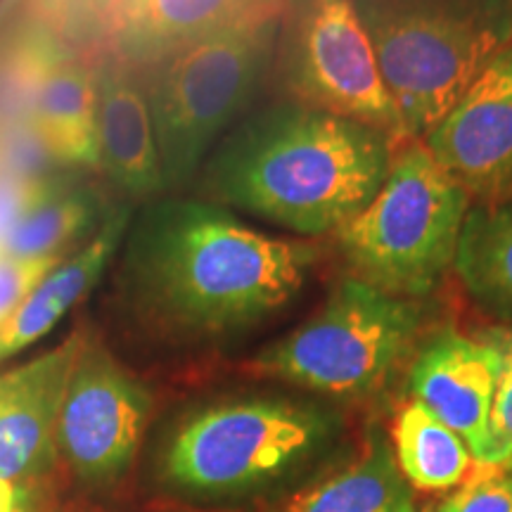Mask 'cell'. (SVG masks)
<instances>
[{
  "label": "cell",
  "mask_w": 512,
  "mask_h": 512,
  "mask_svg": "<svg viewBox=\"0 0 512 512\" xmlns=\"http://www.w3.org/2000/svg\"><path fill=\"white\" fill-rule=\"evenodd\" d=\"M320 249L261 233L226 207L157 197L133 211L119 283L147 320L178 335H226L280 311L304 290Z\"/></svg>",
  "instance_id": "6da1fadb"
},
{
  "label": "cell",
  "mask_w": 512,
  "mask_h": 512,
  "mask_svg": "<svg viewBox=\"0 0 512 512\" xmlns=\"http://www.w3.org/2000/svg\"><path fill=\"white\" fill-rule=\"evenodd\" d=\"M392 159V136L380 128L290 100L230 131L207 181L226 207L320 238L368 207Z\"/></svg>",
  "instance_id": "7a4b0ae2"
},
{
  "label": "cell",
  "mask_w": 512,
  "mask_h": 512,
  "mask_svg": "<svg viewBox=\"0 0 512 512\" xmlns=\"http://www.w3.org/2000/svg\"><path fill=\"white\" fill-rule=\"evenodd\" d=\"M403 136L425 138L512 43L510 0H354Z\"/></svg>",
  "instance_id": "3957f363"
},
{
  "label": "cell",
  "mask_w": 512,
  "mask_h": 512,
  "mask_svg": "<svg viewBox=\"0 0 512 512\" xmlns=\"http://www.w3.org/2000/svg\"><path fill=\"white\" fill-rule=\"evenodd\" d=\"M285 0L247 12L145 69L166 190L185 188L273 60Z\"/></svg>",
  "instance_id": "277c9868"
},
{
  "label": "cell",
  "mask_w": 512,
  "mask_h": 512,
  "mask_svg": "<svg viewBox=\"0 0 512 512\" xmlns=\"http://www.w3.org/2000/svg\"><path fill=\"white\" fill-rule=\"evenodd\" d=\"M470 207L463 185L415 140L392 159L368 207L335 235L356 278L413 299L453 266Z\"/></svg>",
  "instance_id": "5b68a950"
},
{
  "label": "cell",
  "mask_w": 512,
  "mask_h": 512,
  "mask_svg": "<svg viewBox=\"0 0 512 512\" xmlns=\"http://www.w3.org/2000/svg\"><path fill=\"white\" fill-rule=\"evenodd\" d=\"M422 311L361 278H344L316 316L254 358L259 375L332 396L380 389L418 335Z\"/></svg>",
  "instance_id": "8992f818"
},
{
  "label": "cell",
  "mask_w": 512,
  "mask_h": 512,
  "mask_svg": "<svg viewBox=\"0 0 512 512\" xmlns=\"http://www.w3.org/2000/svg\"><path fill=\"white\" fill-rule=\"evenodd\" d=\"M325 434V415L306 403H214L178 425L164 453V475L197 494H233L278 477L311 453Z\"/></svg>",
  "instance_id": "52a82bcc"
},
{
  "label": "cell",
  "mask_w": 512,
  "mask_h": 512,
  "mask_svg": "<svg viewBox=\"0 0 512 512\" xmlns=\"http://www.w3.org/2000/svg\"><path fill=\"white\" fill-rule=\"evenodd\" d=\"M285 79L304 105L403 136L354 0H292Z\"/></svg>",
  "instance_id": "ba28073f"
},
{
  "label": "cell",
  "mask_w": 512,
  "mask_h": 512,
  "mask_svg": "<svg viewBox=\"0 0 512 512\" xmlns=\"http://www.w3.org/2000/svg\"><path fill=\"white\" fill-rule=\"evenodd\" d=\"M150 411L145 384L100 339L83 335L60 408L57 453L86 484H112L136 458Z\"/></svg>",
  "instance_id": "9c48e42d"
},
{
  "label": "cell",
  "mask_w": 512,
  "mask_h": 512,
  "mask_svg": "<svg viewBox=\"0 0 512 512\" xmlns=\"http://www.w3.org/2000/svg\"><path fill=\"white\" fill-rule=\"evenodd\" d=\"M456 181L484 202L512 195V43L422 138Z\"/></svg>",
  "instance_id": "30bf717a"
},
{
  "label": "cell",
  "mask_w": 512,
  "mask_h": 512,
  "mask_svg": "<svg viewBox=\"0 0 512 512\" xmlns=\"http://www.w3.org/2000/svg\"><path fill=\"white\" fill-rule=\"evenodd\" d=\"M83 344L74 332L46 354L0 373V479L24 484L53 467L57 422Z\"/></svg>",
  "instance_id": "8fae6325"
},
{
  "label": "cell",
  "mask_w": 512,
  "mask_h": 512,
  "mask_svg": "<svg viewBox=\"0 0 512 512\" xmlns=\"http://www.w3.org/2000/svg\"><path fill=\"white\" fill-rule=\"evenodd\" d=\"M93 81L100 171L126 202L157 200L166 185L145 69L105 53L93 64Z\"/></svg>",
  "instance_id": "7c38bea8"
},
{
  "label": "cell",
  "mask_w": 512,
  "mask_h": 512,
  "mask_svg": "<svg viewBox=\"0 0 512 512\" xmlns=\"http://www.w3.org/2000/svg\"><path fill=\"white\" fill-rule=\"evenodd\" d=\"M501 358L486 339L458 332L434 337L411 368V392L427 411L465 441L484 465L491 441V411Z\"/></svg>",
  "instance_id": "4fadbf2b"
},
{
  "label": "cell",
  "mask_w": 512,
  "mask_h": 512,
  "mask_svg": "<svg viewBox=\"0 0 512 512\" xmlns=\"http://www.w3.org/2000/svg\"><path fill=\"white\" fill-rule=\"evenodd\" d=\"M131 219L133 209L128 204L112 207L91 238L83 240L38 280L17 311L0 325V361L22 354L46 337L76 304L93 292L107 266L119 256Z\"/></svg>",
  "instance_id": "5bb4252c"
},
{
  "label": "cell",
  "mask_w": 512,
  "mask_h": 512,
  "mask_svg": "<svg viewBox=\"0 0 512 512\" xmlns=\"http://www.w3.org/2000/svg\"><path fill=\"white\" fill-rule=\"evenodd\" d=\"M273 0H117L107 53L140 69Z\"/></svg>",
  "instance_id": "9a60e30c"
},
{
  "label": "cell",
  "mask_w": 512,
  "mask_h": 512,
  "mask_svg": "<svg viewBox=\"0 0 512 512\" xmlns=\"http://www.w3.org/2000/svg\"><path fill=\"white\" fill-rule=\"evenodd\" d=\"M31 124L60 169L100 171L95 126L93 64L79 53H62L36 91Z\"/></svg>",
  "instance_id": "2e32d148"
},
{
  "label": "cell",
  "mask_w": 512,
  "mask_h": 512,
  "mask_svg": "<svg viewBox=\"0 0 512 512\" xmlns=\"http://www.w3.org/2000/svg\"><path fill=\"white\" fill-rule=\"evenodd\" d=\"M280 512H415V503L392 448L370 434L354 463L306 486Z\"/></svg>",
  "instance_id": "e0dca14e"
},
{
  "label": "cell",
  "mask_w": 512,
  "mask_h": 512,
  "mask_svg": "<svg viewBox=\"0 0 512 512\" xmlns=\"http://www.w3.org/2000/svg\"><path fill=\"white\" fill-rule=\"evenodd\" d=\"M110 207L91 185L74 183L72 176H60L46 195L38 197L15 223L5 242L3 254L17 259H43L67 254L88 240L100 226Z\"/></svg>",
  "instance_id": "ac0fdd59"
},
{
  "label": "cell",
  "mask_w": 512,
  "mask_h": 512,
  "mask_svg": "<svg viewBox=\"0 0 512 512\" xmlns=\"http://www.w3.org/2000/svg\"><path fill=\"white\" fill-rule=\"evenodd\" d=\"M453 266L477 304L512 318V197L470 207Z\"/></svg>",
  "instance_id": "d6986e66"
},
{
  "label": "cell",
  "mask_w": 512,
  "mask_h": 512,
  "mask_svg": "<svg viewBox=\"0 0 512 512\" xmlns=\"http://www.w3.org/2000/svg\"><path fill=\"white\" fill-rule=\"evenodd\" d=\"M394 448L401 475L420 491L451 489L472 475L465 441L415 399L394 422Z\"/></svg>",
  "instance_id": "ffe728a7"
},
{
  "label": "cell",
  "mask_w": 512,
  "mask_h": 512,
  "mask_svg": "<svg viewBox=\"0 0 512 512\" xmlns=\"http://www.w3.org/2000/svg\"><path fill=\"white\" fill-rule=\"evenodd\" d=\"M498 351L494 411H491V441L484 465H508L512 460V328H494L484 335Z\"/></svg>",
  "instance_id": "44dd1931"
},
{
  "label": "cell",
  "mask_w": 512,
  "mask_h": 512,
  "mask_svg": "<svg viewBox=\"0 0 512 512\" xmlns=\"http://www.w3.org/2000/svg\"><path fill=\"white\" fill-rule=\"evenodd\" d=\"M439 512H512V470L505 465H477Z\"/></svg>",
  "instance_id": "7402d4cb"
},
{
  "label": "cell",
  "mask_w": 512,
  "mask_h": 512,
  "mask_svg": "<svg viewBox=\"0 0 512 512\" xmlns=\"http://www.w3.org/2000/svg\"><path fill=\"white\" fill-rule=\"evenodd\" d=\"M69 254V252H67ZM67 254L43 256V259H17L0 252V325L27 299L38 280L62 261Z\"/></svg>",
  "instance_id": "603a6c76"
},
{
  "label": "cell",
  "mask_w": 512,
  "mask_h": 512,
  "mask_svg": "<svg viewBox=\"0 0 512 512\" xmlns=\"http://www.w3.org/2000/svg\"><path fill=\"white\" fill-rule=\"evenodd\" d=\"M62 174L50 178H19L0 171V252H3L8 235L15 223L22 219L24 211L43 197L53 185L60 181Z\"/></svg>",
  "instance_id": "cb8c5ba5"
},
{
  "label": "cell",
  "mask_w": 512,
  "mask_h": 512,
  "mask_svg": "<svg viewBox=\"0 0 512 512\" xmlns=\"http://www.w3.org/2000/svg\"><path fill=\"white\" fill-rule=\"evenodd\" d=\"M29 498L24 484H12L0 479V512H12L19 503H24Z\"/></svg>",
  "instance_id": "d4e9b609"
},
{
  "label": "cell",
  "mask_w": 512,
  "mask_h": 512,
  "mask_svg": "<svg viewBox=\"0 0 512 512\" xmlns=\"http://www.w3.org/2000/svg\"><path fill=\"white\" fill-rule=\"evenodd\" d=\"M12 512H31V498H27V501H24V503H19Z\"/></svg>",
  "instance_id": "484cf974"
},
{
  "label": "cell",
  "mask_w": 512,
  "mask_h": 512,
  "mask_svg": "<svg viewBox=\"0 0 512 512\" xmlns=\"http://www.w3.org/2000/svg\"><path fill=\"white\" fill-rule=\"evenodd\" d=\"M10 3H15V0H3V5H5V8H8Z\"/></svg>",
  "instance_id": "4316f807"
},
{
  "label": "cell",
  "mask_w": 512,
  "mask_h": 512,
  "mask_svg": "<svg viewBox=\"0 0 512 512\" xmlns=\"http://www.w3.org/2000/svg\"><path fill=\"white\" fill-rule=\"evenodd\" d=\"M505 467H510V470H512V460H510V463H508V465H505Z\"/></svg>",
  "instance_id": "83f0119b"
}]
</instances>
